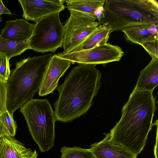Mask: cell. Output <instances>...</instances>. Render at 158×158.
<instances>
[{
  "instance_id": "cell-1",
  "label": "cell",
  "mask_w": 158,
  "mask_h": 158,
  "mask_svg": "<svg viewBox=\"0 0 158 158\" xmlns=\"http://www.w3.org/2000/svg\"><path fill=\"white\" fill-rule=\"evenodd\" d=\"M153 91L134 88L123 108L120 120L109 133L113 143L137 155L143 149L154 125L156 102Z\"/></svg>"
},
{
  "instance_id": "cell-2",
  "label": "cell",
  "mask_w": 158,
  "mask_h": 158,
  "mask_svg": "<svg viewBox=\"0 0 158 158\" xmlns=\"http://www.w3.org/2000/svg\"><path fill=\"white\" fill-rule=\"evenodd\" d=\"M96 65L80 64L75 67L57 86L59 97L54 103L56 120L71 122L86 113L91 107L102 85V73Z\"/></svg>"
},
{
  "instance_id": "cell-3",
  "label": "cell",
  "mask_w": 158,
  "mask_h": 158,
  "mask_svg": "<svg viewBox=\"0 0 158 158\" xmlns=\"http://www.w3.org/2000/svg\"><path fill=\"white\" fill-rule=\"evenodd\" d=\"M52 54L30 57L16 63L7 81V110L13 114L39 92Z\"/></svg>"
},
{
  "instance_id": "cell-4",
  "label": "cell",
  "mask_w": 158,
  "mask_h": 158,
  "mask_svg": "<svg viewBox=\"0 0 158 158\" xmlns=\"http://www.w3.org/2000/svg\"><path fill=\"white\" fill-rule=\"evenodd\" d=\"M99 25L106 23L113 31L128 26L158 23V2L155 0H105Z\"/></svg>"
},
{
  "instance_id": "cell-5",
  "label": "cell",
  "mask_w": 158,
  "mask_h": 158,
  "mask_svg": "<svg viewBox=\"0 0 158 158\" xmlns=\"http://www.w3.org/2000/svg\"><path fill=\"white\" fill-rule=\"evenodd\" d=\"M20 109L40 151H48L54 144L56 121L50 104L46 99H33Z\"/></svg>"
},
{
  "instance_id": "cell-6",
  "label": "cell",
  "mask_w": 158,
  "mask_h": 158,
  "mask_svg": "<svg viewBox=\"0 0 158 158\" xmlns=\"http://www.w3.org/2000/svg\"><path fill=\"white\" fill-rule=\"evenodd\" d=\"M60 12L47 15L36 24L30 40V49L42 53H54L62 47L64 27L60 21Z\"/></svg>"
},
{
  "instance_id": "cell-7",
  "label": "cell",
  "mask_w": 158,
  "mask_h": 158,
  "mask_svg": "<svg viewBox=\"0 0 158 158\" xmlns=\"http://www.w3.org/2000/svg\"><path fill=\"white\" fill-rule=\"evenodd\" d=\"M70 16L64 27L63 51L60 54L69 53L81 44L99 25L96 20L81 12L69 10Z\"/></svg>"
},
{
  "instance_id": "cell-8",
  "label": "cell",
  "mask_w": 158,
  "mask_h": 158,
  "mask_svg": "<svg viewBox=\"0 0 158 158\" xmlns=\"http://www.w3.org/2000/svg\"><path fill=\"white\" fill-rule=\"evenodd\" d=\"M124 54L120 47L105 42L89 49L64 54L59 53L56 55L71 63L97 65L119 61Z\"/></svg>"
},
{
  "instance_id": "cell-9",
  "label": "cell",
  "mask_w": 158,
  "mask_h": 158,
  "mask_svg": "<svg viewBox=\"0 0 158 158\" xmlns=\"http://www.w3.org/2000/svg\"><path fill=\"white\" fill-rule=\"evenodd\" d=\"M18 1L23 9V17L36 23L44 17L53 13L60 12L65 8L63 0Z\"/></svg>"
},
{
  "instance_id": "cell-10",
  "label": "cell",
  "mask_w": 158,
  "mask_h": 158,
  "mask_svg": "<svg viewBox=\"0 0 158 158\" xmlns=\"http://www.w3.org/2000/svg\"><path fill=\"white\" fill-rule=\"evenodd\" d=\"M71 63L70 60L60 58L56 54L52 56L38 92L39 96L53 92L58 86L60 78L64 75Z\"/></svg>"
},
{
  "instance_id": "cell-11",
  "label": "cell",
  "mask_w": 158,
  "mask_h": 158,
  "mask_svg": "<svg viewBox=\"0 0 158 158\" xmlns=\"http://www.w3.org/2000/svg\"><path fill=\"white\" fill-rule=\"evenodd\" d=\"M104 135L103 140L92 144L89 149L96 158H137V155L113 143L109 133Z\"/></svg>"
},
{
  "instance_id": "cell-12",
  "label": "cell",
  "mask_w": 158,
  "mask_h": 158,
  "mask_svg": "<svg viewBox=\"0 0 158 158\" xmlns=\"http://www.w3.org/2000/svg\"><path fill=\"white\" fill-rule=\"evenodd\" d=\"M158 23L131 25L121 31L126 40L131 43L141 45L158 39Z\"/></svg>"
},
{
  "instance_id": "cell-13",
  "label": "cell",
  "mask_w": 158,
  "mask_h": 158,
  "mask_svg": "<svg viewBox=\"0 0 158 158\" xmlns=\"http://www.w3.org/2000/svg\"><path fill=\"white\" fill-rule=\"evenodd\" d=\"M35 26V24L30 23L23 19L7 21L5 27L1 31L0 37L16 41H30Z\"/></svg>"
},
{
  "instance_id": "cell-14",
  "label": "cell",
  "mask_w": 158,
  "mask_h": 158,
  "mask_svg": "<svg viewBox=\"0 0 158 158\" xmlns=\"http://www.w3.org/2000/svg\"><path fill=\"white\" fill-rule=\"evenodd\" d=\"M35 150L27 148L11 136L0 137V158H38Z\"/></svg>"
},
{
  "instance_id": "cell-15",
  "label": "cell",
  "mask_w": 158,
  "mask_h": 158,
  "mask_svg": "<svg viewBox=\"0 0 158 158\" xmlns=\"http://www.w3.org/2000/svg\"><path fill=\"white\" fill-rule=\"evenodd\" d=\"M158 84V58H152L140 72L134 89L139 90L152 91Z\"/></svg>"
},
{
  "instance_id": "cell-16",
  "label": "cell",
  "mask_w": 158,
  "mask_h": 158,
  "mask_svg": "<svg viewBox=\"0 0 158 158\" xmlns=\"http://www.w3.org/2000/svg\"><path fill=\"white\" fill-rule=\"evenodd\" d=\"M112 32L111 28L106 23L99 25L96 30L69 53L89 49L98 44L107 42Z\"/></svg>"
},
{
  "instance_id": "cell-17",
  "label": "cell",
  "mask_w": 158,
  "mask_h": 158,
  "mask_svg": "<svg viewBox=\"0 0 158 158\" xmlns=\"http://www.w3.org/2000/svg\"><path fill=\"white\" fill-rule=\"evenodd\" d=\"M105 0H64L69 10H74L85 13L97 21L96 11L103 7Z\"/></svg>"
},
{
  "instance_id": "cell-18",
  "label": "cell",
  "mask_w": 158,
  "mask_h": 158,
  "mask_svg": "<svg viewBox=\"0 0 158 158\" xmlns=\"http://www.w3.org/2000/svg\"><path fill=\"white\" fill-rule=\"evenodd\" d=\"M30 49V41H16L3 39L0 37V52L5 53L9 60L19 55Z\"/></svg>"
},
{
  "instance_id": "cell-19",
  "label": "cell",
  "mask_w": 158,
  "mask_h": 158,
  "mask_svg": "<svg viewBox=\"0 0 158 158\" xmlns=\"http://www.w3.org/2000/svg\"><path fill=\"white\" fill-rule=\"evenodd\" d=\"M61 158H96L90 150L76 146H63L60 149Z\"/></svg>"
},
{
  "instance_id": "cell-20",
  "label": "cell",
  "mask_w": 158,
  "mask_h": 158,
  "mask_svg": "<svg viewBox=\"0 0 158 158\" xmlns=\"http://www.w3.org/2000/svg\"><path fill=\"white\" fill-rule=\"evenodd\" d=\"M0 119L12 137L15 135L17 125L16 122L14 119L13 114L10 113L7 110L0 115Z\"/></svg>"
},
{
  "instance_id": "cell-21",
  "label": "cell",
  "mask_w": 158,
  "mask_h": 158,
  "mask_svg": "<svg viewBox=\"0 0 158 158\" xmlns=\"http://www.w3.org/2000/svg\"><path fill=\"white\" fill-rule=\"evenodd\" d=\"M9 60L5 53L0 52V78L6 81L10 74Z\"/></svg>"
},
{
  "instance_id": "cell-22",
  "label": "cell",
  "mask_w": 158,
  "mask_h": 158,
  "mask_svg": "<svg viewBox=\"0 0 158 158\" xmlns=\"http://www.w3.org/2000/svg\"><path fill=\"white\" fill-rule=\"evenodd\" d=\"M7 81L0 78V115L7 110Z\"/></svg>"
},
{
  "instance_id": "cell-23",
  "label": "cell",
  "mask_w": 158,
  "mask_h": 158,
  "mask_svg": "<svg viewBox=\"0 0 158 158\" xmlns=\"http://www.w3.org/2000/svg\"><path fill=\"white\" fill-rule=\"evenodd\" d=\"M152 58H158V39L145 43L141 45Z\"/></svg>"
},
{
  "instance_id": "cell-24",
  "label": "cell",
  "mask_w": 158,
  "mask_h": 158,
  "mask_svg": "<svg viewBox=\"0 0 158 158\" xmlns=\"http://www.w3.org/2000/svg\"><path fill=\"white\" fill-rule=\"evenodd\" d=\"M10 135L11 136L9 131L0 119V137L6 136Z\"/></svg>"
},
{
  "instance_id": "cell-25",
  "label": "cell",
  "mask_w": 158,
  "mask_h": 158,
  "mask_svg": "<svg viewBox=\"0 0 158 158\" xmlns=\"http://www.w3.org/2000/svg\"><path fill=\"white\" fill-rule=\"evenodd\" d=\"M7 14L10 15L12 14L10 10L4 5L2 0H0V15Z\"/></svg>"
},
{
  "instance_id": "cell-26",
  "label": "cell",
  "mask_w": 158,
  "mask_h": 158,
  "mask_svg": "<svg viewBox=\"0 0 158 158\" xmlns=\"http://www.w3.org/2000/svg\"><path fill=\"white\" fill-rule=\"evenodd\" d=\"M157 140H158V139H157V127L156 143L155 144V146L154 147V155L155 156V158H158V157H157V148H158Z\"/></svg>"
},
{
  "instance_id": "cell-27",
  "label": "cell",
  "mask_w": 158,
  "mask_h": 158,
  "mask_svg": "<svg viewBox=\"0 0 158 158\" xmlns=\"http://www.w3.org/2000/svg\"><path fill=\"white\" fill-rule=\"evenodd\" d=\"M2 21V19L1 17V15H0V22Z\"/></svg>"
}]
</instances>
